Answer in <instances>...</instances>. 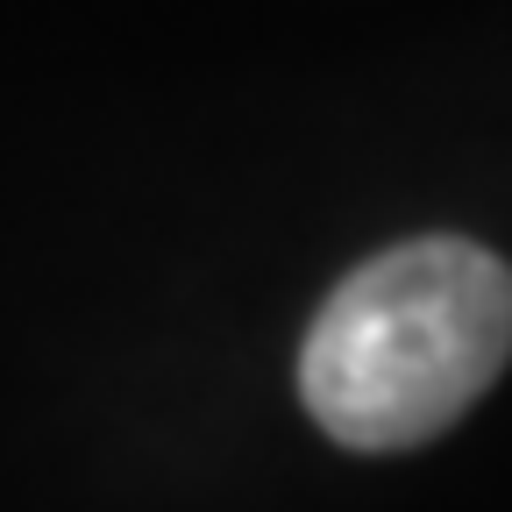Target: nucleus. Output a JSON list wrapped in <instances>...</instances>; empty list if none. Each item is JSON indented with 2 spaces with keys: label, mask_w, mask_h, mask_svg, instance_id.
Instances as JSON below:
<instances>
[{
  "label": "nucleus",
  "mask_w": 512,
  "mask_h": 512,
  "mask_svg": "<svg viewBox=\"0 0 512 512\" xmlns=\"http://www.w3.org/2000/svg\"><path fill=\"white\" fill-rule=\"evenodd\" d=\"M512 363V264L470 235H413L356 264L313 313L299 399L363 456L456 427Z\"/></svg>",
  "instance_id": "nucleus-1"
}]
</instances>
